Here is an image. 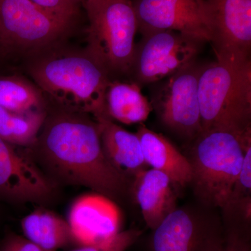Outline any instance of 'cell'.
I'll use <instances>...</instances> for the list:
<instances>
[{"label":"cell","instance_id":"4316f807","mask_svg":"<svg viewBox=\"0 0 251 251\" xmlns=\"http://www.w3.org/2000/svg\"><path fill=\"white\" fill-rule=\"evenodd\" d=\"M75 1H76L77 3H78L79 1H83V2L85 3L86 0H75Z\"/></svg>","mask_w":251,"mask_h":251},{"label":"cell","instance_id":"ffe728a7","mask_svg":"<svg viewBox=\"0 0 251 251\" xmlns=\"http://www.w3.org/2000/svg\"><path fill=\"white\" fill-rule=\"evenodd\" d=\"M43 97L27 81L16 77H0V106L16 112L41 110Z\"/></svg>","mask_w":251,"mask_h":251},{"label":"cell","instance_id":"5bb4252c","mask_svg":"<svg viewBox=\"0 0 251 251\" xmlns=\"http://www.w3.org/2000/svg\"><path fill=\"white\" fill-rule=\"evenodd\" d=\"M176 188L166 174L152 168L140 172L133 178L130 190L151 230L178 207Z\"/></svg>","mask_w":251,"mask_h":251},{"label":"cell","instance_id":"5b68a950","mask_svg":"<svg viewBox=\"0 0 251 251\" xmlns=\"http://www.w3.org/2000/svg\"><path fill=\"white\" fill-rule=\"evenodd\" d=\"M87 54L107 71H131L138 21L130 0H86Z\"/></svg>","mask_w":251,"mask_h":251},{"label":"cell","instance_id":"9c48e42d","mask_svg":"<svg viewBox=\"0 0 251 251\" xmlns=\"http://www.w3.org/2000/svg\"><path fill=\"white\" fill-rule=\"evenodd\" d=\"M211 39L218 62L250 63L251 0H206Z\"/></svg>","mask_w":251,"mask_h":251},{"label":"cell","instance_id":"52a82bcc","mask_svg":"<svg viewBox=\"0 0 251 251\" xmlns=\"http://www.w3.org/2000/svg\"><path fill=\"white\" fill-rule=\"evenodd\" d=\"M203 66L193 61L164 79L151 102L163 126L190 142L202 133L198 82Z\"/></svg>","mask_w":251,"mask_h":251},{"label":"cell","instance_id":"484cf974","mask_svg":"<svg viewBox=\"0 0 251 251\" xmlns=\"http://www.w3.org/2000/svg\"><path fill=\"white\" fill-rule=\"evenodd\" d=\"M0 251H20V250L15 242L14 237H12L5 243L4 246L0 249Z\"/></svg>","mask_w":251,"mask_h":251},{"label":"cell","instance_id":"9a60e30c","mask_svg":"<svg viewBox=\"0 0 251 251\" xmlns=\"http://www.w3.org/2000/svg\"><path fill=\"white\" fill-rule=\"evenodd\" d=\"M95 121L98 123L102 149L109 163L132 183L138 173L149 167L144 159L139 138L108 117H99Z\"/></svg>","mask_w":251,"mask_h":251},{"label":"cell","instance_id":"ac0fdd59","mask_svg":"<svg viewBox=\"0 0 251 251\" xmlns=\"http://www.w3.org/2000/svg\"><path fill=\"white\" fill-rule=\"evenodd\" d=\"M21 226L27 240L46 250L54 251L74 240L68 222L50 211H34L23 219Z\"/></svg>","mask_w":251,"mask_h":251},{"label":"cell","instance_id":"d4e9b609","mask_svg":"<svg viewBox=\"0 0 251 251\" xmlns=\"http://www.w3.org/2000/svg\"><path fill=\"white\" fill-rule=\"evenodd\" d=\"M14 239L20 251H51L43 249L27 239L20 237H14Z\"/></svg>","mask_w":251,"mask_h":251},{"label":"cell","instance_id":"ba28073f","mask_svg":"<svg viewBox=\"0 0 251 251\" xmlns=\"http://www.w3.org/2000/svg\"><path fill=\"white\" fill-rule=\"evenodd\" d=\"M135 46L131 71L138 85L154 83L196 60L204 41L179 31L163 29L142 34Z\"/></svg>","mask_w":251,"mask_h":251},{"label":"cell","instance_id":"4fadbf2b","mask_svg":"<svg viewBox=\"0 0 251 251\" xmlns=\"http://www.w3.org/2000/svg\"><path fill=\"white\" fill-rule=\"evenodd\" d=\"M120 208L111 199L99 193L81 196L69 211L68 224L73 239L82 246L108 240L120 232Z\"/></svg>","mask_w":251,"mask_h":251},{"label":"cell","instance_id":"30bf717a","mask_svg":"<svg viewBox=\"0 0 251 251\" xmlns=\"http://www.w3.org/2000/svg\"><path fill=\"white\" fill-rule=\"evenodd\" d=\"M69 23L50 14L30 0H0V44L33 47L57 39Z\"/></svg>","mask_w":251,"mask_h":251},{"label":"cell","instance_id":"e0dca14e","mask_svg":"<svg viewBox=\"0 0 251 251\" xmlns=\"http://www.w3.org/2000/svg\"><path fill=\"white\" fill-rule=\"evenodd\" d=\"M105 112L109 118L126 125L143 124L153 110L136 82L110 81L105 96Z\"/></svg>","mask_w":251,"mask_h":251},{"label":"cell","instance_id":"7c38bea8","mask_svg":"<svg viewBox=\"0 0 251 251\" xmlns=\"http://www.w3.org/2000/svg\"><path fill=\"white\" fill-rule=\"evenodd\" d=\"M52 186L34 161L0 138V196L17 201H41Z\"/></svg>","mask_w":251,"mask_h":251},{"label":"cell","instance_id":"603a6c76","mask_svg":"<svg viewBox=\"0 0 251 251\" xmlns=\"http://www.w3.org/2000/svg\"><path fill=\"white\" fill-rule=\"evenodd\" d=\"M38 6L63 21L70 23L76 14L75 0H30Z\"/></svg>","mask_w":251,"mask_h":251},{"label":"cell","instance_id":"7a4b0ae2","mask_svg":"<svg viewBox=\"0 0 251 251\" xmlns=\"http://www.w3.org/2000/svg\"><path fill=\"white\" fill-rule=\"evenodd\" d=\"M202 133L225 131L243 136L251 131V62L210 63L198 82Z\"/></svg>","mask_w":251,"mask_h":251},{"label":"cell","instance_id":"cb8c5ba5","mask_svg":"<svg viewBox=\"0 0 251 251\" xmlns=\"http://www.w3.org/2000/svg\"><path fill=\"white\" fill-rule=\"evenodd\" d=\"M224 229L225 241L219 251H251V232Z\"/></svg>","mask_w":251,"mask_h":251},{"label":"cell","instance_id":"8992f818","mask_svg":"<svg viewBox=\"0 0 251 251\" xmlns=\"http://www.w3.org/2000/svg\"><path fill=\"white\" fill-rule=\"evenodd\" d=\"M218 210L199 202L176 208L152 230L149 251H219L225 229Z\"/></svg>","mask_w":251,"mask_h":251},{"label":"cell","instance_id":"2e32d148","mask_svg":"<svg viewBox=\"0 0 251 251\" xmlns=\"http://www.w3.org/2000/svg\"><path fill=\"white\" fill-rule=\"evenodd\" d=\"M141 144L144 159L149 167L166 174L176 187L191 184L192 169L188 158L161 133L141 124L136 133Z\"/></svg>","mask_w":251,"mask_h":251},{"label":"cell","instance_id":"3957f363","mask_svg":"<svg viewBox=\"0 0 251 251\" xmlns=\"http://www.w3.org/2000/svg\"><path fill=\"white\" fill-rule=\"evenodd\" d=\"M251 143V131L243 136L204 132L193 140L187 158L192 169L190 184L198 202L220 210L226 206Z\"/></svg>","mask_w":251,"mask_h":251},{"label":"cell","instance_id":"8fae6325","mask_svg":"<svg viewBox=\"0 0 251 251\" xmlns=\"http://www.w3.org/2000/svg\"><path fill=\"white\" fill-rule=\"evenodd\" d=\"M133 5L142 34L168 29L210 41L206 0H137Z\"/></svg>","mask_w":251,"mask_h":251},{"label":"cell","instance_id":"6da1fadb","mask_svg":"<svg viewBox=\"0 0 251 251\" xmlns=\"http://www.w3.org/2000/svg\"><path fill=\"white\" fill-rule=\"evenodd\" d=\"M41 151L50 169L70 184L90 188L114 202L130 190L131 181L104 154L96 121L71 115L54 117L43 132Z\"/></svg>","mask_w":251,"mask_h":251},{"label":"cell","instance_id":"277c9868","mask_svg":"<svg viewBox=\"0 0 251 251\" xmlns=\"http://www.w3.org/2000/svg\"><path fill=\"white\" fill-rule=\"evenodd\" d=\"M38 85L64 108L108 117L105 96L108 72L90 55H62L36 64L31 71Z\"/></svg>","mask_w":251,"mask_h":251},{"label":"cell","instance_id":"7402d4cb","mask_svg":"<svg viewBox=\"0 0 251 251\" xmlns=\"http://www.w3.org/2000/svg\"><path fill=\"white\" fill-rule=\"evenodd\" d=\"M143 234L138 229H129L120 231L104 242L92 245L82 246L80 249L73 251H125L135 244Z\"/></svg>","mask_w":251,"mask_h":251},{"label":"cell","instance_id":"d6986e66","mask_svg":"<svg viewBox=\"0 0 251 251\" xmlns=\"http://www.w3.org/2000/svg\"><path fill=\"white\" fill-rule=\"evenodd\" d=\"M46 118L41 110L16 112L0 106V138L16 146H29L37 140Z\"/></svg>","mask_w":251,"mask_h":251},{"label":"cell","instance_id":"44dd1931","mask_svg":"<svg viewBox=\"0 0 251 251\" xmlns=\"http://www.w3.org/2000/svg\"><path fill=\"white\" fill-rule=\"evenodd\" d=\"M249 200H251V143L246 148L242 168L224 207Z\"/></svg>","mask_w":251,"mask_h":251}]
</instances>
